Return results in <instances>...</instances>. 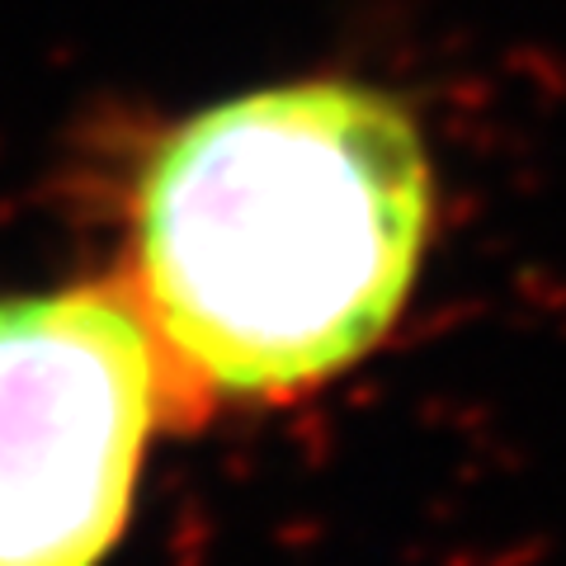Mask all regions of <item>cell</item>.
<instances>
[{
	"label": "cell",
	"instance_id": "cell-1",
	"mask_svg": "<svg viewBox=\"0 0 566 566\" xmlns=\"http://www.w3.org/2000/svg\"><path fill=\"white\" fill-rule=\"evenodd\" d=\"M434 180L411 109L316 76L170 128L133 193L128 283L166 364L170 424L293 401L401 316Z\"/></svg>",
	"mask_w": 566,
	"mask_h": 566
},
{
	"label": "cell",
	"instance_id": "cell-2",
	"mask_svg": "<svg viewBox=\"0 0 566 566\" xmlns=\"http://www.w3.org/2000/svg\"><path fill=\"white\" fill-rule=\"evenodd\" d=\"M166 364L123 279L0 303V566H99L128 524Z\"/></svg>",
	"mask_w": 566,
	"mask_h": 566
}]
</instances>
